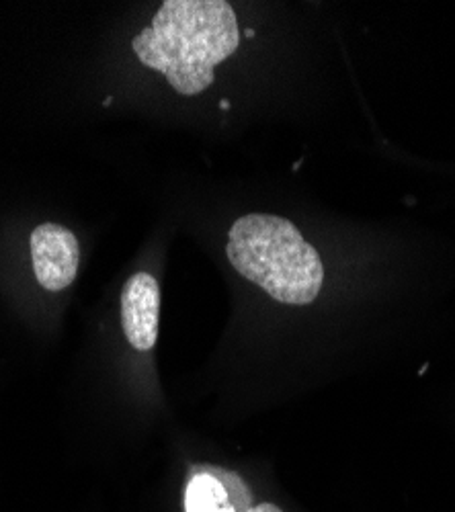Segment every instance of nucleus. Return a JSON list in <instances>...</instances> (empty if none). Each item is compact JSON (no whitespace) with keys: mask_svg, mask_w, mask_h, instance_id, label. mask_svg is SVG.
<instances>
[{"mask_svg":"<svg viewBox=\"0 0 455 512\" xmlns=\"http://www.w3.org/2000/svg\"><path fill=\"white\" fill-rule=\"evenodd\" d=\"M238 44V21L226 0H164L150 27L132 39V50L146 68L167 76L179 95L195 97Z\"/></svg>","mask_w":455,"mask_h":512,"instance_id":"f257e3e1","label":"nucleus"},{"mask_svg":"<svg viewBox=\"0 0 455 512\" xmlns=\"http://www.w3.org/2000/svg\"><path fill=\"white\" fill-rule=\"evenodd\" d=\"M31 261L41 287L62 291L72 285L78 273V240L60 224H41L31 232Z\"/></svg>","mask_w":455,"mask_h":512,"instance_id":"7ed1b4c3","label":"nucleus"},{"mask_svg":"<svg viewBox=\"0 0 455 512\" xmlns=\"http://www.w3.org/2000/svg\"><path fill=\"white\" fill-rule=\"evenodd\" d=\"M228 261L275 302L312 304L324 283V267L314 246L285 218L251 213L236 220L228 234Z\"/></svg>","mask_w":455,"mask_h":512,"instance_id":"f03ea898","label":"nucleus"},{"mask_svg":"<svg viewBox=\"0 0 455 512\" xmlns=\"http://www.w3.org/2000/svg\"><path fill=\"white\" fill-rule=\"evenodd\" d=\"M160 287L150 273H134L121 291V326L136 351H150L158 338Z\"/></svg>","mask_w":455,"mask_h":512,"instance_id":"39448f33","label":"nucleus"},{"mask_svg":"<svg viewBox=\"0 0 455 512\" xmlns=\"http://www.w3.org/2000/svg\"><path fill=\"white\" fill-rule=\"evenodd\" d=\"M253 494L244 480L218 465H195L185 490V512H248Z\"/></svg>","mask_w":455,"mask_h":512,"instance_id":"20e7f679","label":"nucleus"},{"mask_svg":"<svg viewBox=\"0 0 455 512\" xmlns=\"http://www.w3.org/2000/svg\"><path fill=\"white\" fill-rule=\"evenodd\" d=\"M248 512H281V508H277L275 504H269V502H265V504L253 506V508L248 510Z\"/></svg>","mask_w":455,"mask_h":512,"instance_id":"423d86ee","label":"nucleus"}]
</instances>
